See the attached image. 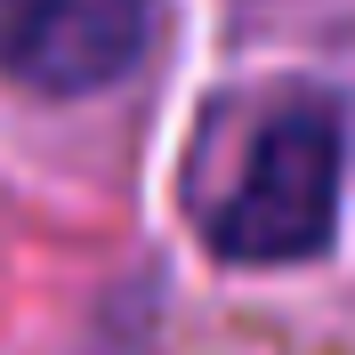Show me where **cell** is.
<instances>
[{
  "instance_id": "7a4b0ae2",
  "label": "cell",
  "mask_w": 355,
  "mask_h": 355,
  "mask_svg": "<svg viewBox=\"0 0 355 355\" xmlns=\"http://www.w3.org/2000/svg\"><path fill=\"white\" fill-rule=\"evenodd\" d=\"M154 41V0H0V73L41 97L121 81Z\"/></svg>"
},
{
  "instance_id": "6da1fadb",
  "label": "cell",
  "mask_w": 355,
  "mask_h": 355,
  "mask_svg": "<svg viewBox=\"0 0 355 355\" xmlns=\"http://www.w3.org/2000/svg\"><path fill=\"white\" fill-rule=\"evenodd\" d=\"M339 162H347V130H339V113L323 97L275 105L243 154L234 194L210 210V250L234 266L315 259L339 218Z\"/></svg>"
}]
</instances>
